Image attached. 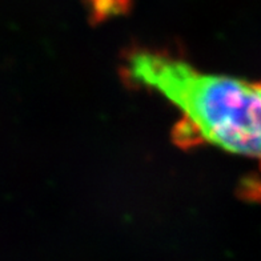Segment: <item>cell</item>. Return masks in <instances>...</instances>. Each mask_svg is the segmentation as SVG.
<instances>
[{"instance_id":"cell-1","label":"cell","mask_w":261,"mask_h":261,"mask_svg":"<svg viewBox=\"0 0 261 261\" xmlns=\"http://www.w3.org/2000/svg\"><path fill=\"white\" fill-rule=\"evenodd\" d=\"M127 73L153 88L184 112L179 141L200 140L237 155L256 159L261 167V82L200 72L162 52L135 51Z\"/></svg>"},{"instance_id":"cell-2","label":"cell","mask_w":261,"mask_h":261,"mask_svg":"<svg viewBox=\"0 0 261 261\" xmlns=\"http://www.w3.org/2000/svg\"><path fill=\"white\" fill-rule=\"evenodd\" d=\"M91 11L93 21H103L110 16L125 14L132 6V0H84Z\"/></svg>"}]
</instances>
